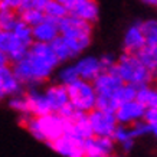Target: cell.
Listing matches in <instances>:
<instances>
[{
	"instance_id": "30",
	"label": "cell",
	"mask_w": 157,
	"mask_h": 157,
	"mask_svg": "<svg viewBox=\"0 0 157 157\" xmlns=\"http://www.w3.org/2000/svg\"><path fill=\"white\" fill-rule=\"evenodd\" d=\"M76 79H79V76H78V72L75 69V65H65L58 72V81H59V84L65 86L72 84Z\"/></svg>"
},
{
	"instance_id": "2",
	"label": "cell",
	"mask_w": 157,
	"mask_h": 157,
	"mask_svg": "<svg viewBox=\"0 0 157 157\" xmlns=\"http://www.w3.org/2000/svg\"><path fill=\"white\" fill-rule=\"evenodd\" d=\"M58 29H59V35L68 43L72 58L79 56L91 45L92 25L74 14L68 13L67 16L58 20Z\"/></svg>"
},
{
	"instance_id": "1",
	"label": "cell",
	"mask_w": 157,
	"mask_h": 157,
	"mask_svg": "<svg viewBox=\"0 0 157 157\" xmlns=\"http://www.w3.org/2000/svg\"><path fill=\"white\" fill-rule=\"evenodd\" d=\"M61 62L55 56L49 43L32 42L23 59L13 63L12 71L22 85L36 86L49 81Z\"/></svg>"
},
{
	"instance_id": "9",
	"label": "cell",
	"mask_w": 157,
	"mask_h": 157,
	"mask_svg": "<svg viewBox=\"0 0 157 157\" xmlns=\"http://www.w3.org/2000/svg\"><path fill=\"white\" fill-rule=\"evenodd\" d=\"M28 48L29 46L20 42L12 30H0V51H3L7 55L12 65L26 56Z\"/></svg>"
},
{
	"instance_id": "36",
	"label": "cell",
	"mask_w": 157,
	"mask_h": 157,
	"mask_svg": "<svg viewBox=\"0 0 157 157\" xmlns=\"http://www.w3.org/2000/svg\"><path fill=\"white\" fill-rule=\"evenodd\" d=\"M48 0H22L20 7L17 10L22 9H43V6Z\"/></svg>"
},
{
	"instance_id": "13",
	"label": "cell",
	"mask_w": 157,
	"mask_h": 157,
	"mask_svg": "<svg viewBox=\"0 0 157 157\" xmlns=\"http://www.w3.org/2000/svg\"><path fill=\"white\" fill-rule=\"evenodd\" d=\"M23 92V85L14 76L12 67H0V100L5 97H12Z\"/></svg>"
},
{
	"instance_id": "21",
	"label": "cell",
	"mask_w": 157,
	"mask_h": 157,
	"mask_svg": "<svg viewBox=\"0 0 157 157\" xmlns=\"http://www.w3.org/2000/svg\"><path fill=\"white\" fill-rule=\"evenodd\" d=\"M138 104H141L144 108H153L157 107V91L153 88L151 84L147 85L137 86V92H136V98Z\"/></svg>"
},
{
	"instance_id": "4",
	"label": "cell",
	"mask_w": 157,
	"mask_h": 157,
	"mask_svg": "<svg viewBox=\"0 0 157 157\" xmlns=\"http://www.w3.org/2000/svg\"><path fill=\"white\" fill-rule=\"evenodd\" d=\"M115 69L121 81L133 84L136 86L151 84L154 79V72L148 71L137 59L136 53L124 52L123 55H120V58H117V62H115Z\"/></svg>"
},
{
	"instance_id": "25",
	"label": "cell",
	"mask_w": 157,
	"mask_h": 157,
	"mask_svg": "<svg viewBox=\"0 0 157 157\" xmlns=\"http://www.w3.org/2000/svg\"><path fill=\"white\" fill-rule=\"evenodd\" d=\"M140 25V29H141V33L144 36V42L146 45H153V46H157V22L156 20H146V22H141Z\"/></svg>"
},
{
	"instance_id": "26",
	"label": "cell",
	"mask_w": 157,
	"mask_h": 157,
	"mask_svg": "<svg viewBox=\"0 0 157 157\" xmlns=\"http://www.w3.org/2000/svg\"><path fill=\"white\" fill-rule=\"evenodd\" d=\"M12 32H13L14 36L19 39L23 45H26V46H30V43L33 42V38H32V28H30L29 25H26L25 22H22L20 19L16 22L14 28L12 29Z\"/></svg>"
},
{
	"instance_id": "29",
	"label": "cell",
	"mask_w": 157,
	"mask_h": 157,
	"mask_svg": "<svg viewBox=\"0 0 157 157\" xmlns=\"http://www.w3.org/2000/svg\"><path fill=\"white\" fill-rule=\"evenodd\" d=\"M157 133V127H153V125H148L143 121V120H138L136 123H133L130 125V134L131 137L136 140V138H140L146 136V134H154Z\"/></svg>"
},
{
	"instance_id": "11",
	"label": "cell",
	"mask_w": 157,
	"mask_h": 157,
	"mask_svg": "<svg viewBox=\"0 0 157 157\" xmlns=\"http://www.w3.org/2000/svg\"><path fill=\"white\" fill-rule=\"evenodd\" d=\"M143 114H144V107L141 104H138L136 100L120 102L117 109L114 111L117 123L124 124V125H131L133 123L141 120Z\"/></svg>"
},
{
	"instance_id": "41",
	"label": "cell",
	"mask_w": 157,
	"mask_h": 157,
	"mask_svg": "<svg viewBox=\"0 0 157 157\" xmlns=\"http://www.w3.org/2000/svg\"><path fill=\"white\" fill-rule=\"evenodd\" d=\"M6 65H10L9 58L3 51H0V67H6Z\"/></svg>"
},
{
	"instance_id": "3",
	"label": "cell",
	"mask_w": 157,
	"mask_h": 157,
	"mask_svg": "<svg viewBox=\"0 0 157 157\" xmlns=\"http://www.w3.org/2000/svg\"><path fill=\"white\" fill-rule=\"evenodd\" d=\"M22 124L30 136H33L39 141H45L46 144L59 137L65 130V120L55 111L43 115L25 114L22 115Z\"/></svg>"
},
{
	"instance_id": "6",
	"label": "cell",
	"mask_w": 157,
	"mask_h": 157,
	"mask_svg": "<svg viewBox=\"0 0 157 157\" xmlns=\"http://www.w3.org/2000/svg\"><path fill=\"white\" fill-rule=\"evenodd\" d=\"M117 144L111 137L91 136L84 140V157H117Z\"/></svg>"
},
{
	"instance_id": "22",
	"label": "cell",
	"mask_w": 157,
	"mask_h": 157,
	"mask_svg": "<svg viewBox=\"0 0 157 157\" xmlns=\"http://www.w3.org/2000/svg\"><path fill=\"white\" fill-rule=\"evenodd\" d=\"M49 45H51L55 56L58 58V61L61 62V63L72 59V53L69 51V46H68V43L65 42V39L62 38L61 35H58L52 42H49Z\"/></svg>"
},
{
	"instance_id": "24",
	"label": "cell",
	"mask_w": 157,
	"mask_h": 157,
	"mask_svg": "<svg viewBox=\"0 0 157 157\" xmlns=\"http://www.w3.org/2000/svg\"><path fill=\"white\" fill-rule=\"evenodd\" d=\"M17 16L22 22H25L26 25H29L30 28L36 26L38 23H40L45 19V13L42 9H22L17 10Z\"/></svg>"
},
{
	"instance_id": "32",
	"label": "cell",
	"mask_w": 157,
	"mask_h": 157,
	"mask_svg": "<svg viewBox=\"0 0 157 157\" xmlns=\"http://www.w3.org/2000/svg\"><path fill=\"white\" fill-rule=\"evenodd\" d=\"M9 107L12 109H14L16 113H19L20 115L29 114L28 113V102H26V98H25V94L20 92V94H16V95H12L9 101Z\"/></svg>"
},
{
	"instance_id": "23",
	"label": "cell",
	"mask_w": 157,
	"mask_h": 157,
	"mask_svg": "<svg viewBox=\"0 0 157 157\" xmlns=\"http://www.w3.org/2000/svg\"><path fill=\"white\" fill-rule=\"evenodd\" d=\"M42 10L46 17H51V19H55V20L62 19L63 16H67L69 13V10L62 5L59 0H48Z\"/></svg>"
},
{
	"instance_id": "43",
	"label": "cell",
	"mask_w": 157,
	"mask_h": 157,
	"mask_svg": "<svg viewBox=\"0 0 157 157\" xmlns=\"http://www.w3.org/2000/svg\"><path fill=\"white\" fill-rule=\"evenodd\" d=\"M2 2H3V0H0V9H2Z\"/></svg>"
},
{
	"instance_id": "31",
	"label": "cell",
	"mask_w": 157,
	"mask_h": 157,
	"mask_svg": "<svg viewBox=\"0 0 157 157\" xmlns=\"http://www.w3.org/2000/svg\"><path fill=\"white\" fill-rule=\"evenodd\" d=\"M136 92H137V86L133 84H127L123 82L120 88L115 92V98L118 100V102H125V101H131L136 98Z\"/></svg>"
},
{
	"instance_id": "39",
	"label": "cell",
	"mask_w": 157,
	"mask_h": 157,
	"mask_svg": "<svg viewBox=\"0 0 157 157\" xmlns=\"http://www.w3.org/2000/svg\"><path fill=\"white\" fill-rule=\"evenodd\" d=\"M118 146H120V148H121V151L123 153H130L131 151V148L134 147V140L133 138L125 140V141H123V143H120Z\"/></svg>"
},
{
	"instance_id": "33",
	"label": "cell",
	"mask_w": 157,
	"mask_h": 157,
	"mask_svg": "<svg viewBox=\"0 0 157 157\" xmlns=\"http://www.w3.org/2000/svg\"><path fill=\"white\" fill-rule=\"evenodd\" d=\"M111 138L115 141V144L118 146L120 143H123L125 140H130L131 137V134H130V125H124V124H117L115 125L114 131L111 134ZM134 140V138H133Z\"/></svg>"
},
{
	"instance_id": "20",
	"label": "cell",
	"mask_w": 157,
	"mask_h": 157,
	"mask_svg": "<svg viewBox=\"0 0 157 157\" xmlns=\"http://www.w3.org/2000/svg\"><path fill=\"white\" fill-rule=\"evenodd\" d=\"M136 56H137V59L147 68L148 71L156 72V69H157V46L146 45V43H144L143 48H140L137 52H136Z\"/></svg>"
},
{
	"instance_id": "34",
	"label": "cell",
	"mask_w": 157,
	"mask_h": 157,
	"mask_svg": "<svg viewBox=\"0 0 157 157\" xmlns=\"http://www.w3.org/2000/svg\"><path fill=\"white\" fill-rule=\"evenodd\" d=\"M141 120H143L146 124H148V125L157 127V107L144 108V114H143V118Z\"/></svg>"
},
{
	"instance_id": "19",
	"label": "cell",
	"mask_w": 157,
	"mask_h": 157,
	"mask_svg": "<svg viewBox=\"0 0 157 157\" xmlns=\"http://www.w3.org/2000/svg\"><path fill=\"white\" fill-rule=\"evenodd\" d=\"M144 36L141 33L140 25L136 23L133 26H130L128 30L125 32L124 36V52L128 53H136L140 48L144 46Z\"/></svg>"
},
{
	"instance_id": "40",
	"label": "cell",
	"mask_w": 157,
	"mask_h": 157,
	"mask_svg": "<svg viewBox=\"0 0 157 157\" xmlns=\"http://www.w3.org/2000/svg\"><path fill=\"white\" fill-rule=\"evenodd\" d=\"M59 2H61L62 5L65 6L68 10H71L72 7L76 5V3H79V2H82V0H59Z\"/></svg>"
},
{
	"instance_id": "8",
	"label": "cell",
	"mask_w": 157,
	"mask_h": 157,
	"mask_svg": "<svg viewBox=\"0 0 157 157\" xmlns=\"http://www.w3.org/2000/svg\"><path fill=\"white\" fill-rule=\"evenodd\" d=\"M48 146L63 157H84V140L69 133H62Z\"/></svg>"
},
{
	"instance_id": "15",
	"label": "cell",
	"mask_w": 157,
	"mask_h": 157,
	"mask_svg": "<svg viewBox=\"0 0 157 157\" xmlns=\"http://www.w3.org/2000/svg\"><path fill=\"white\" fill-rule=\"evenodd\" d=\"M59 35V29H58V20L46 17L38 23L36 26L32 28V38L35 42H43L49 43Z\"/></svg>"
},
{
	"instance_id": "7",
	"label": "cell",
	"mask_w": 157,
	"mask_h": 157,
	"mask_svg": "<svg viewBox=\"0 0 157 157\" xmlns=\"http://www.w3.org/2000/svg\"><path fill=\"white\" fill-rule=\"evenodd\" d=\"M88 123L92 136H105V137H111L115 125L118 124L114 114L100 111L97 108L88 111Z\"/></svg>"
},
{
	"instance_id": "28",
	"label": "cell",
	"mask_w": 157,
	"mask_h": 157,
	"mask_svg": "<svg viewBox=\"0 0 157 157\" xmlns=\"http://www.w3.org/2000/svg\"><path fill=\"white\" fill-rule=\"evenodd\" d=\"M118 104L120 102H118V100L115 98V95H97L95 107H94V108L114 114V111L117 109Z\"/></svg>"
},
{
	"instance_id": "27",
	"label": "cell",
	"mask_w": 157,
	"mask_h": 157,
	"mask_svg": "<svg viewBox=\"0 0 157 157\" xmlns=\"http://www.w3.org/2000/svg\"><path fill=\"white\" fill-rule=\"evenodd\" d=\"M19 20L17 10L2 7L0 9V30H12Z\"/></svg>"
},
{
	"instance_id": "17",
	"label": "cell",
	"mask_w": 157,
	"mask_h": 157,
	"mask_svg": "<svg viewBox=\"0 0 157 157\" xmlns=\"http://www.w3.org/2000/svg\"><path fill=\"white\" fill-rule=\"evenodd\" d=\"M74 65H75V69H76V72H78L79 79L90 81V82L94 81L95 76L102 71L100 67V62H98V58H95V56L81 58V59L76 62V63H74Z\"/></svg>"
},
{
	"instance_id": "5",
	"label": "cell",
	"mask_w": 157,
	"mask_h": 157,
	"mask_svg": "<svg viewBox=\"0 0 157 157\" xmlns=\"http://www.w3.org/2000/svg\"><path fill=\"white\" fill-rule=\"evenodd\" d=\"M67 91L69 104L74 105V108L88 113L95 107L97 94L94 86H92V82L76 79L72 84L67 85Z\"/></svg>"
},
{
	"instance_id": "12",
	"label": "cell",
	"mask_w": 157,
	"mask_h": 157,
	"mask_svg": "<svg viewBox=\"0 0 157 157\" xmlns=\"http://www.w3.org/2000/svg\"><path fill=\"white\" fill-rule=\"evenodd\" d=\"M63 133H69L72 136L82 138V140L91 137L92 133H91L90 123H88V113L81 111V109H75V113L72 114L71 118L65 120Z\"/></svg>"
},
{
	"instance_id": "37",
	"label": "cell",
	"mask_w": 157,
	"mask_h": 157,
	"mask_svg": "<svg viewBox=\"0 0 157 157\" xmlns=\"http://www.w3.org/2000/svg\"><path fill=\"white\" fill-rule=\"evenodd\" d=\"M75 109H76V108H74V105L68 102V104H65L61 109H58L56 113L61 115L63 120H68V118H71V117H72V114L75 113Z\"/></svg>"
},
{
	"instance_id": "10",
	"label": "cell",
	"mask_w": 157,
	"mask_h": 157,
	"mask_svg": "<svg viewBox=\"0 0 157 157\" xmlns=\"http://www.w3.org/2000/svg\"><path fill=\"white\" fill-rule=\"evenodd\" d=\"M121 84L123 81L117 74L115 65H113L107 71H101L92 81V86L97 95H115Z\"/></svg>"
},
{
	"instance_id": "38",
	"label": "cell",
	"mask_w": 157,
	"mask_h": 157,
	"mask_svg": "<svg viewBox=\"0 0 157 157\" xmlns=\"http://www.w3.org/2000/svg\"><path fill=\"white\" fill-rule=\"evenodd\" d=\"M20 3H22V0H3L2 2V7L17 10L20 7Z\"/></svg>"
},
{
	"instance_id": "42",
	"label": "cell",
	"mask_w": 157,
	"mask_h": 157,
	"mask_svg": "<svg viewBox=\"0 0 157 157\" xmlns=\"http://www.w3.org/2000/svg\"><path fill=\"white\" fill-rule=\"evenodd\" d=\"M143 3H146V5L148 6H156L157 5V0H141Z\"/></svg>"
},
{
	"instance_id": "16",
	"label": "cell",
	"mask_w": 157,
	"mask_h": 157,
	"mask_svg": "<svg viewBox=\"0 0 157 157\" xmlns=\"http://www.w3.org/2000/svg\"><path fill=\"white\" fill-rule=\"evenodd\" d=\"M69 13L79 17V19L85 20L88 23L94 25L98 20V14H100V7L95 0H82L79 3H76Z\"/></svg>"
},
{
	"instance_id": "35",
	"label": "cell",
	"mask_w": 157,
	"mask_h": 157,
	"mask_svg": "<svg viewBox=\"0 0 157 157\" xmlns=\"http://www.w3.org/2000/svg\"><path fill=\"white\" fill-rule=\"evenodd\" d=\"M98 62H100L101 69H102V71H107V69H109L113 65H115L117 58H115L114 55H111V53H105V55H102L101 58H98Z\"/></svg>"
},
{
	"instance_id": "18",
	"label": "cell",
	"mask_w": 157,
	"mask_h": 157,
	"mask_svg": "<svg viewBox=\"0 0 157 157\" xmlns=\"http://www.w3.org/2000/svg\"><path fill=\"white\" fill-rule=\"evenodd\" d=\"M43 92H45V95H46V100H48V102H49L51 111H55V113H56L58 109H61L63 105L69 102L67 86L59 84V82H58V84H53V85H49Z\"/></svg>"
},
{
	"instance_id": "14",
	"label": "cell",
	"mask_w": 157,
	"mask_h": 157,
	"mask_svg": "<svg viewBox=\"0 0 157 157\" xmlns=\"http://www.w3.org/2000/svg\"><path fill=\"white\" fill-rule=\"evenodd\" d=\"M23 94L28 102V113L30 115H43L51 113V107L43 91L30 88L28 92H23Z\"/></svg>"
}]
</instances>
